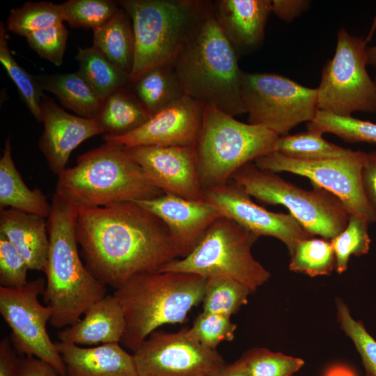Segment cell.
Segmentation results:
<instances>
[{"instance_id":"1","label":"cell","mask_w":376,"mask_h":376,"mask_svg":"<svg viewBox=\"0 0 376 376\" xmlns=\"http://www.w3.org/2000/svg\"><path fill=\"white\" fill-rule=\"evenodd\" d=\"M75 235L87 269L115 289L179 256L164 222L134 201L79 207Z\"/></svg>"},{"instance_id":"2","label":"cell","mask_w":376,"mask_h":376,"mask_svg":"<svg viewBox=\"0 0 376 376\" xmlns=\"http://www.w3.org/2000/svg\"><path fill=\"white\" fill-rule=\"evenodd\" d=\"M77 210L54 194L47 218L49 246L43 295L52 308L49 322L56 329L77 322L91 305L107 295L106 285L90 272L79 257L75 235Z\"/></svg>"},{"instance_id":"3","label":"cell","mask_w":376,"mask_h":376,"mask_svg":"<svg viewBox=\"0 0 376 376\" xmlns=\"http://www.w3.org/2000/svg\"><path fill=\"white\" fill-rule=\"evenodd\" d=\"M207 278L177 272H156L134 276L116 289L125 329L120 343L134 352L155 330L183 323L190 310L203 301Z\"/></svg>"},{"instance_id":"4","label":"cell","mask_w":376,"mask_h":376,"mask_svg":"<svg viewBox=\"0 0 376 376\" xmlns=\"http://www.w3.org/2000/svg\"><path fill=\"white\" fill-rule=\"evenodd\" d=\"M238 58L212 8L173 68L186 95L204 107L213 106L235 116L246 113L242 96L244 72L240 68Z\"/></svg>"},{"instance_id":"5","label":"cell","mask_w":376,"mask_h":376,"mask_svg":"<svg viewBox=\"0 0 376 376\" xmlns=\"http://www.w3.org/2000/svg\"><path fill=\"white\" fill-rule=\"evenodd\" d=\"M55 193L77 208L149 200L164 194L122 146L107 141L65 169L58 176Z\"/></svg>"},{"instance_id":"6","label":"cell","mask_w":376,"mask_h":376,"mask_svg":"<svg viewBox=\"0 0 376 376\" xmlns=\"http://www.w3.org/2000/svg\"><path fill=\"white\" fill-rule=\"evenodd\" d=\"M131 18L135 56L130 79L135 82L150 69L173 65L212 10L205 0H120Z\"/></svg>"},{"instance_id":"7","label":"cell","mask_w":376,"mask_h":376,"mask_svg":"<svg viewBox=\"0 0 376 376\" xmlns=\"http://www.w3.org/2000/svg\"><path fill=\"white\" fill-rule=\"evenodd\" d=\"M279 137L267 127L240 122L215 107L205 106L195 145L203 189L228 182L244 165L272 152Z\"/></svg>"},{"instance_id":"8","label":"cell","mask_w":376,"mask_h":376,"mask_svg":"<svg viewBox=\"0 0 376 376\" xmlns=\"http://www.w3.org/2000/svg\"><path fill=\"white\" fill-rule=\"evenodd\" d=\"M258 237L233 220L221 216L209 227L191 252L169 262L159 272L230 279L254 292L270 277L269 272L251 253V247Z\"/></svg>"},{"instance_id":"9","label":"cell","mask_w":376,"mask_h":376,"mask_svg":"<svg viewBox=\"0 0 376 376\" xmlns=\"http://www.w3.org/2000/svg\"><path fill=\"white\" fill-rule=\"evenodd\" d=\"M251 197L269 205H281L313 236L331 240L345 228L350 214L342 202L328 191L312 184L302 189L275 173L249 162L231 177Z\"/></svg>"},{"instance_id":"10","label":"cell","mask_w":376,"mask_h":376,"mask_svg":"<svg viewBox=\"0 0 376 376\" xmlns=\"http://www.w3.org/2000/svg\"><path fill=\"white\" fill-rule=\"evenodd\" d=\"M367 47L363 38L345 28L338 30L335 54L323 66L317 88L318 110L340 116L376 112V85L367 70Z\"/></svg>"},{"instance_id":"11","label":"cell","mask_w":376,"mask_h":376,"mask_svg":"<svg viewBox=\"0 0 376 376\" xmlns=\"http://www.w3.org/2000/svg\"><path fill=\"white\" fill-rule=\"evenodd\" d=\"M242 96L248 123L279 136L299 123L311 122L318 111L317 88L274 73L244 72Z\"/></svg>"},{"instance_id":"12","label":"cell","mask_w":376,"mask_h":376,"mask_svg":"<svg viewBox=\"0 0 376 376\" xmlns=\"http://www.w3.org/2000/svg\"><path fill=\"white\" fill-rule=\"evenodd\" d=\"M365 155V152L352 150L340 157L308 161L270 152L258 157L253 163L263 170L292 173L308 178L311 184L336 196L350 215L361 217L372 224L376 219L361 182Z\"/></svg>"},{"instance_id":"13","label":"cell","mask_w":376,"mask_h":376,"mask_svg":"<svg viewBox=\"0 0 376 376\" xmlns=\"http://www.w3.org/2000/svg\"><path fill=\"white\" fill-rule=\"evenodd\" d=\"M45 287L42 277L28 281L19 289L0 286V313L11 329L9 337L20 357H35L52 366L60 376H67L56 345L47 331L52 308L38 300Z\"/></svg>"},{"instance_id":"14","label":"cell","mask_w":376,"mask_h":376,"mask_svg":"<svg viewBox=\"0 0 376 376\" xmlns=\"http://www.w3.org/2000/svg\"><path fill=\"white\" fill-rule=\"evenodd\" d=\"M133 352L138 376H213L226 364L187 327L173 333L156 329Z\"/></svg>"},{"instance_id":"15","label":"cell","mask_w":376,"mask_h":376,"mask_svg":"<svg viewBox=\"0 0 376 376\" xmlns=\"http://www.w3.org/2000/svg\"><path fill=\"white\" fill-rule=\"evenodd\" d=\"M244 189L233 182L203 189V198L220 212L257 236L281 241L290 256L297 244L313 237L290 213H277L257 205Z\"/></svg>"},{"instance_id":"16","label":"cell","mask_w":376,"mask_h":376,"mask_svg":"<svg viewBox=\"0 0 376 376\" xmlns=\"http://www.w3.org/2000/svg\"><path fill=\"white\" fill-rule=\"evenodd\" d=\"M123 148L148 180L164 194L192 200L204 199L196 167L195 146Z\"/></svg>"},{"instance_id":"17","label":"cell","mask_w":376,"mask_h":376,"mask_svg":"<svg viewBox=\"0 0 376 376\" xmlns=\"http://www.w3.org/2000/svg\"><path fill=\"white\" fill-rule=\"evenodd\" d=\"M204 106L185 95L134 131L119 136L104 134V141L123 147L195 146Z\"/></svg>"},{"instance_id":"18","label":"cell","mask_w":376,"mask_h":376,"mask_svg":"<svg viewBox=\"0 0 376 376\" xmlns=\"http://www.w3.org/2000/svg\"><path fill=\"white\" fill-rule=\"evenodd\" d=\"M166 225L179 256L188 255L200 242L220 212L205 199L192 200L164 194L136 201Z\"/></svg>"},{"instance_id":"19","label":"cell","mask_w":376,"mask_h":376,"mask_svg":"<svg viewBox=\"0 0 376 376\" xmlns=\"http://www.w3.org/2000/svg\"><path fill=\"white\" fill-rule=\"evenodd\" d=\"M40 109L44 131L38 146L50 171L58 176L66 169L72 152L79 144L104 132L95 119L70 114L45 94Z\"/></svg>"},{"instance_id":"20","label":"cell","mask_w":376,"mask_h":376,"mask_svg":"<svg viewBox=\"0 0 376 376\" xmlns=\"http://www.w3.org/2000/svg\"><path fill=\"white\" fill-rule=\"evenodd\" d=\"M272 13V0H217L212 14L238 56L258 49Z\"/></svg>"},{"instance_id":"21","label":"cell","mask_w":376,"mask_h":376,"mask_svg":"<svg viewBox=\"0 0 376 376\" xmlns=\"http://www.w3.org/2000/svg\"><path fill=\"white\" fill-rule=\"evenodd\" d=\"M67 376H138L133 354L117 343L84 348L72 343H56Z\"/></svg>"},{"instance_id":"22","label":"cell","mask_w":376,"mask_h":376,"mask_svg":"<svg viewBox=\"0 0 376 376\" xmlns=\"http://www.w3.org/2000/svg\"><path fill=\"white\" fill-rule=\"evenodd\" d=\"M125 329L122 307L113 295L91 305L84 318L58 332L61 342L77 345L120 343Z\"/></svg>"},{"instance_id":"23","label":"cell","mask_w":376,"mask_h":376,"mask_svg":"<svg viewBox=\"0 0 376 376\" xmlns=\"http://www.w3.org/2000/svg\"><path fill=\"white\" fill-rule=\"evenodd\" d=\"M0 233L16 248L29 269L45 272L49 246L47 218L13 208L2 209Z\"/></svg>"},{"instance_id":"24","label":"cell","mask_w":376,"mask_h":376,"mask_svg":"<svg viewBox=\"0 0 376 376\" xmlns=\"http://www.w3.org/2000/svg\"><path fill=\"white\" fill-rule=\"evenodd\" d=\"M7 207L47 219L51 212V203L41 189H29L22 180L12 157L9 137L0 159V208Z\"/></svg>"},{"instance_id":"25","label":"cell","mask_w":376,"mask_h":376,"mask_svg":"<svg viewBox=\"0 0 376 376\" xmlns=\"http://www.w3.org/2000/svg\"><path fill=\"white\" fill-rule=\"evenodd\" d=\"M42 91L54 94L61 105L80 117L96 119L104 102L79 73L34 75Z\"/></svg>"},{"instance_id":"26","label":"cell","mask_w":376,"mask_h":376,"mask_svg":"<svg viewBox=\"0 0 376 376\" xmlns=\"http://www.w3.org/2000/svg\"><path fill=\"white\" fill-rule=\"evenodd\" d=\"M93 46L130 75L135 56V38L131 18L123 8H119L107 22L93 30Z\"/></svg>"},{"instance_id":"27","label":"cell","mask_w":376,"mask_h":376,"mask_svg":"<svg viewBox=\"0 0 376 376\" xmlns=\"http://www.w3.org/2000/svg\"><path fill=\"white\" fill-rule=\"evenodd\" d=\"M130 85L119 88L104 101L95 120L105 135L119 136L127 134L150 118L133 89L130 88Z\"/></svg>"},{"instance_id":"28","label":"cell","mask_w":376,"mask_h":376,"mask_svg":"<svg viewBox=\"0 0 376 376\" xmlns=\"http://www.w3.org/2000/svg\"><path fill=\"white\" fill-rule=\"evenodd\" d=\"M75 59L79 63L77 72L103 102L132 83L129 73L111 62L94 46L78 48Z\"/></svg>"},{"instance_id":"29","label":"cell","mask_w":376,"mask_h":376,"mask_svg":"<svg viewBox=\"0 0 376 376\" xmlns=\"http://www.w3.org/2000/svg\"><path fill=\"white\" fill-rule=\"evenodd\" d=\"M132 89L136 96L152 116L185 94L173 65H160L145 72Z\"/></svg>"},{"instance_id":"30","label":"cell","mask_w":376,"mask_h":376,"mask_svg":"<svg viewBox=\"0 0 376 376\" xmlns=\"http://www.w3.org/2000/svg\"><path fill=\"white\" fill-rule=\"evenodd\" d=\"M313 130L279 136L272 146V152L300 160H320L340 157L352 150L346 149L322 137Z\"/></svg>"},{"instance_id":"31","label":"cell","mask_w":376,"mask_h":376,"mask_svg":"<svg viewBox=\"0 0 376 376\" xmlns=\"http://www.w3.org/2000/svg\"><path fill=\"white\" fill-rule=\"evenodd\" d=\"M59 4L50 1H29L21 7L10 10L7 19V29L21 36L63 22Z\"/></svg>"},{"instance_id":"32","label":"cell","mask_w":376,"mask_h":376,"mask_svg":"<svg viewBox=\"0 0 376 376\" xmlns=\"http://www.w3.org/2000/svg\"><path fill=\"white\" fill-rule=\"evenodd\" d=\"M290 257L289 269L310 276L328 275L336 269L332 246L324 238L313 237L299 241Z\"/></svg>"},{"instance_id":"33","label":"cell","mask_w":376,"mask_h":376,"mask_svg":"<svg viewBox=\"0 0 376 376\" xmlns=\"http://www.w3.org/2000/svg\"><path fill=\"white\" fill-rule=\"evenodd\" d=\"M253 292L246 285L233 279L208 278L203 299V311L228 317L236 313Z\"/></svg>"},{"instance_id":"34","label":"cell","mask_w":376,"mask_h":376,"mask_svg":"<svg viewBox=\"0 0 376 376\" xmlns=\"http://www.w3.org/2000/svg\"><path fill=\"white\" fill-rule=\"evenodd\" d=\"M308 130L331 133L350 143H376V123L318 110L307 125Z\"/></svg>"},{"instance_id":"35","label":"cell","mask_w":376,"mask_h":376,"mask_svg":"<svg viewBox=\"0 0 376 376\" xmlns=\"http://www.w3.org/2000/svg\"><path fill=\"white\" fill-rule=\"evenodd\" d=\"M0 61L16 85L31 114L37 121L42 123L40 102L44 93L35 76L29 74L12 56L6 39V29L2 22L0 24Z\"/></svg>"},{"instance_id":"36","label":"cell","mask_w":376,"mask_h":376,"mask_svg":"<svg viewBox=\"0 0 376 376\" xmlns=\"http://www.w3.org/2000/svg\"><path fill=\"white\" fill-rule=\"evenodd\" d=\"M370 224L361 217L350 215L344 230L330 240L336 258V270L338 274L346 271L351 256H360L368 253Z\"/></svg>"},{"instance_id":"37","label":"cell","mask_w":376,"mask_h":376,"mask_svg":"<svg viewBox=\"0 0 376 376\" xmlns=\"http://www.w3.org/2000/svg\"><path fill=\"white\" fill-rule=\"evenodd\" d=\"M60 6L64 21L72 27L93 30L107 22L120 8L111 0H69Z\"/></svg>"},{"instance_id":"38","label":"cell","mask_w":376,"mask_h":376,"mask_svg":"<svg viewBox=\"0 0 376 376\" xmlns=\"http://www.w3.org/2000/svg\"><path fill=\"white\" fill-rule=\"evenodd\" d=\"M242 359L251 376H291L304 364L301 359L265 348L251 350Z\"/></svg>"},{"instance_id":"39","label":"cell","mask_w":376,"mask_h":376,"mask_svg":"<svg viewBox=\"0 0 376 376\" xmlns=\"http://www.w3.org/2000/svg\"><path fill=\"white\" fill-rule=\"evenodd\" d=\"M336 306L338 322L361 356L366 370L365 376H376V340L366 331L361 322L352 317L342 301L337 300Z\"/></svg>"},{"instance_id":"40","label":"cell","mask_w":376,"mask_h":376,"mask_svg":"<svg viewBox=\"0 0 376 376\" xmlns=\"http://www.w3.org/2000/svg\"><path fill=\"white\" fill-rule=\"evenodd\" d=\"M236 328L230 317L203 311L189 328V332L203 346L217 350L220 343L233 340Z\"/></svg>"},{"instance_id":"41","label":"cell","mask_w":376,"mask_h":376,"mask_svg":"<svg viewBox=\"0 0 376 376\" xmlns=\"http://www.w3.org/2000/svg\"><path fill=\"white\" fill-rule=\"evenodd\" d=\"M68 31L63 22L35 31L26 37L29 47L40 57L61 66L66 49Z\"/></svg>"},{"instance_id":"42","label":"cell","mask_w":376,"mask_h":376,"mask_svg":"<svg viewBox=\"0 0 376 376\" xmlns=\"http://www.w3.org/2000/svg\"><path fill=\"white\" fill-rule=\"evenodd\" d=\"M29 267L20 253L5 235L0 233V285L19 289L26 283Z\"/></svg>"},{"instance_id":"43","label":"cell","mask_w":376,"mask_h":376,"mask_svg":"<svg viewBox=\"0 0 376 376\" xmlns=\"http://www.w3.org/2000/svg\"><path fill=\"white\" fill-rule=\"evenodd\" d=\"M361 182L365 196L376 219V150L366 152Z\"/></svg>"},{"instance_id":"44","label":"cell","mask_w":376,"mask_h":376,"mask_svg":"<svg viewBox=\"0 0 376 376\" xmlns=\"http://www.w3.org/2000/svg\"><path fill=\"white\" fill-rule=\"evenodd\" d=\"M311 5L308 0H272V12L279 19L290 22L300 16Z\"/></svg>"},{"instance_id":"45","label":"cell","mask_w":376,"mask_h":376,"mask_svg":"<svg viewBox=\"0 0 376 376\" xmlns=\"http://www.w3.org/2000/svg\"><path fill=\"white\" fill-rule=\"evenodd\" d=\"M20 356L14 349L10 337L0 342V376H18Z\"/></svg>"},{"instance_id":"46","label":"cell","mask_w":376,"mask_h":376,"mask_svg":"<svg viewBox=\"0 0 376 376\" xmlns=\"http://www.w3.org/2000/svg\"><path fill=\"white\" fill-rule=\"evenodd\" d=\"M18 376H60L47 363L35 357H20Z\"/></svg>"},{"instance_id":"47","label":"cell","mask_w":376,"mask_h":376,"mask_svg":"<svg viewBox=\"0 0 376 376\" xmlns=\"http://www.w3.org/2000/svg\"><path fill=\"white\" fill-rule=\"evenodd\" d=\"M213 376H251L246 365L241 358L233 363L225 364Z\"/></svg>"},{"instance_id":"48","label":"cell","mask_w":376,"mask_h":376,"mask_svg":"<svg viewBox=\"0 0 376 376\" xmlns=\"http://www.w3.org/2000/svg\"><path fill=\"white\" fill-rule=\"evenodd\" d=\"M324 376H357L355 372L344 365H334L327 370Z\"/></svg>"},{"instance_id":"49","label":"cell","mask_w":376,"mask_h":376,"mask_svg":"<svg viewBox=\"0 0 376 376\" xmlns=\"http://www.w3.org/2000/svg\"><path fill=\"white\" fill-rule=\"evenodd\" d=\"M368 65L376 69V45L367 47Z\"/></svg>"},{"instance_id":"50","label":"cell","mask_w":376,"mask_h":376,"mask_svg":"<svg viewBox=\"0 0 376 376\" xmlns=\"http://www.w3.org/2000/svg\"><path fill=\"white\" fill-rule=\"evenodd\" d=\"M374 81H375V85H376V75H375V77ZM375 113H376V112H375Z\"/></svg>"}]
</instances>
